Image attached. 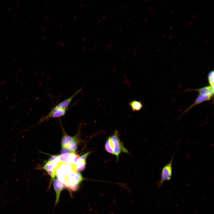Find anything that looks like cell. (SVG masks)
Returning a JSON list of instances; mask_svg holds the SVG:
<instances>
[{
    "instance_id": "cell-13",
    "label": "cell",
    "mask_w": 214,
    "mask_h": 214,
    "mask_svg": "<svg viewBox=\"0 0 214 214\" xmlns=\"http://www.w3.org/2000/svg\"><path fill=\"white\" fill-rule=\"evenodd\" d=\"M214 72L213 71L210 72L208 75L209 83L210 86L213 89L214 88Z\"/></svg>"
},
{
    "instance_id": "cell-4",
    "label": "cell",
    "mask_w": 214,
    "mask_h": 214,
    "mask_svg": "<svg viewBox=\"0 0 214 214\" xmlns=\"http://www.w3.org/2000/svg\"><path fill=\"white\" fill-rule=\"evenodd\" d=\"M58 157L52 160H48L43 166V169L53 179L56 176V171L60 163Z\"/></svg>"
},
{
    "instance_id": "cell-14",
    "label": "cell",
    "mask_w": 214,
    "mask_h": 214,
    "mask_svg": "<svg viewBox=\"0 0 214 214\" xmlns=\"http://www.w3.org/2000/svg\"><path fill=\"white\" fill-rule=\"evenodd\" d=\"M90 152H88L80 157V158L83 160H86L87 158L90 154Z\"/></svg>"
},
{
    "instance_id": "cell-12",
    "label": "cell",
    "mask_w": 214,
    "mask_h": 214,
    "mask_svg": "<svg viewBox=\"0 0 214 214\" xmlns=\"http://www.w3.org/2000/svg\"><path fill=\"white\" fill-rule=\"evenodd\" d=\"M86 160H83L79 158L75 164L77 171H81L84 170L86 166Z\"/></svg>"
},
{
    "instance_id": "cell-10",
    "label": "cell",
    "mask_w": 214,
    "mask_h": 214,
    "mask_svg": "<svg viewBox=\"0 0 214 214\" xmlns=\"http://www.w3.org/2000/svg\"><path fill=\"white\" fill-rule=\"evenodd\" d=\"M200 95L207 96L210 98L213 95V89L211 86L202 88L199 90Z\"/></svg>"
},
{
    "instance_id": "cell-2",
    "label": "cell",
    "mask_w": 214,
    "mask_h": 214,
    "mask_svg": "<svg viewBox=\"0 0 214 214\" xmlns=\"http://www.w3.org/2000/svg\"><path fill=\"white\" fill-rule=\"evenodd\" d=\"M104 148L106 152L115 156L117 160L122 152L129 153L124 146L123 143L120 141L117 130H115L113 134L108 138L105 144Z\"/></svg>"
},
{
    "instance_id": "cell-9",
    "label": "cell",
    "mask_w": 214,
    "mask_h": 214,
    "mask_svg": "<svg viewBox=\"0 0 214 214\" xmlns=\"http://www.w3.org/2000/svg\"><path fill=\"white\" fill-rule=\"evenodd\" d=\"M129 104L131 109L134 112L140 111L143 107L141 102L136 100L131 101Z\"/></svg>"
},
{
    "instance_id": "cell-6",
    "label": "cell",
    "mask_w": 214,
    "mask_h": 214,
    "mask_svg": "<svg viewBox=\"0 0 214 214\" xmlns=\"http://www.w3.org/2000/svg\"><path fill=\"white\" fill-rule=\"evenodd\" d=\"M82 90V88L78 89L72 96L60 102L54 106L51 110L55 111L56 110H64L67 109L68 108V107L74 98Z\"/></svg>"
},
{
    "instance_id": "cell-5",
    "label": "cell",
    "mask_w": 214,
    "mask_h": 214,
    "mask_svg": "<svg viewBox=\"0 0 214 214\" xmlns=\"http://www.w3.org/2000/svg\"><path fill=\"white\" fill-rule=\"evenodd\" d=\"M79 156L75 152L66 153L58 155V158L60 162L75 165Z\"/></svg>"
},
{
    "instance_id": "cell-3",
    "label": "cell",
    "mask_w": 214,
    "mask_h": 214,
    "mask_svg": "<svg viewBox=\"0 0 214 214\" xmlns=\"http://www.w3.org/2000/svg\"><path fill=\"white\" fill-rule=\"evenodd\" d=\"M174 155L169 162L165 165L162 168L161 174L160 179L159 183V187L160 186L166 181H169L171 179L172 172V164Z\"/></svg>"
},
{
    "instance_id": "cell-11",
    "label": "cell",
    "mask_w": 214,
    "mask_h": 214,
    "mask_svg": "<svg viewBox=\"0 0 214 214\" xmlns=\"http://www.w3.org/2000/svg\"><path fill=\"white\" fill-rule=\"evenodd\" d=\"M75 139V138L74 137H73L69 135L64 136L62 139V147L67 148L70 143Z\"/></svg>"
},
{
    "instance_id": "cell-1",
    "label": "cell",
    "mask_w": 214,
    "mask_h": 214,
    "mask_svg": "<svg viewBox=\"0 0 214 214\" xmlns=\"http://www.w3.org/2000/svg\"><path fill=\"white\" fill-rule=\"evenodd\" d=\"M57 179L69 190L74 191L78 189L83 180L81 174L78 172L75 165L60 162L56 171Z\"/></svg>"
},
{
    "instance_id": "cell-8",
    "label": "cell",
    "mask_w": 214,
    "mask_h": 214,
    "mask_svg": "<svg viewBox=\"0 0 214 214\" xmlns=\"http://www.w3.org/2000/svg\"><path fill=\"white\" fill-rule=\"evenodd\" d=\"M53 184L56 195L55 204L56 205L59 201L61 191L64 189L65 188V187L62 183L57 179H54L53 180Z\"/></svg>"
},
{
    "instance_id": "cell-7",
    "label": "cell",
    "mask_w": 214,
    "mask_h": 214,
    "mask_svg": "<svg viewBox=\"0 0 214 214\" xmlns=\"http://www.w3.org/2000/svg\"><path fill=\"white\" fill-rule=\"evenodd\" d=\"M69 108H68L65 109L55 111L51 110L46 116L43 117L41 119L40 122H42L45 120L52 118H59L65 115L67 111Z\"/></svg>"
}]
</instances>
